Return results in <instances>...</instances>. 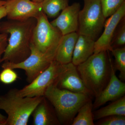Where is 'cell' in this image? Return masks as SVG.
<instances>
[{
  "instance_id": "cell-1",
  "label": "cell",
  "mask_w": 125,
  "mask_h": 125,
  "mask_svg": "<svg viewBox=\"0 0 125 125\" xmlns=\"http://www.w3.org/2000/svg\"><path fill=\"white\" fill-rule=\"evenodd\" d=\"M36 23L37 19L35 18L22 21L8 20L0 23V33L10 35L0 64L5 62L19 63L29 56Z\"/></svg>"
},
{
  "instance_id": "cell-2",
  "label": "cell",
  "mask_w": 125,
  "mask_h": 125,
  "mask_svg": "<svg viewBox=\"0 0 125 125\" xmlns=\"http://www.w3.org/2000/svg\"><path fill=\"white\" fill-rule=\"evenodd\" d=\"M109 52L94 54L76 66L84 84L93 97L98 96L109 82L112 60Z\"/></svg>"
},
{
  "instance_id": "cell-3",
  "label": "cell",
  "mask_w": 125,
  "mask_h": 125,
  "mask_svg": "<svg viewBox=\"0 0 125 125\" xmlns=\"http://www.w3.org/2000/svg\"><path fill=\"white\" fill-rule=\"evenodd\" d=\"M44 97L54 107L61 125H71L81 107L93 97L87 94L61 89L52 84Z\"/></svg>"
},
{
  "instance_id": "cell-4",
  "label": "cell",
  "mask_w": 125,
  "mask_h": 125,
  "mask_svg": "<svg viewBox=\"0 0 125 125\" xmlns=\"http://www.w3.org/2000/svg\"><path fill=\"white\" fill-rule=\"evenodd\" d=\"M42 97H21L16 89L0 96V109L7 116L4 125H27L34 109L42 100Z\"/></svg>"
},
{
  "instance_id": "cell-5",
  "label": "cell",
  "mask_w": 125,
  "mask_h": 125,
  "mask_svg": "<svg viewBox=\"0 0 125 125\" xmlns=\"http://www.w3.org/2000/svg\"><path fill=\"white\" fill-rule=\"evenodd\" d=\"M79 14L78 33L96 40L104 27L106 18L99 0H83Z\"/></svg>"
},
{
  "instance_id": "cell-6",
  "label": "cell",
  "mask_w": 125,
  "mask_h": 125,
  "mask_svg": "<svg viewBox=\"0 0 125 125\" xmlns=\"http://www.w3.org/2000/svg\"><path fill=\"white\" fill-rule=\"evenodd\" d=\"M32 43L42 52H56L62 36L60 31L52 25L48 18L42 11L37 18Z\"/></svg>"
},
{
  "instance_id": "cell-7",
  "label": "cell",
  "mask_w": 125,
  "mask_h": 125,
  "mask_svg": "<svg viewBox=\"0 0 125 125\" xmlns=\"http://www.w3.org/2000/svg\"><path fill=\"white\" fill-rule=\"evenodd\" d=\"M55 52H42L31 45V53L29 56L22 62L13 63L9 62H2L1 67L4 69L10 68L13 69L23 70L27 76L28 83H31L49 66L55 60Z\"/></svg>"
},
{
  "instance_id": "cell-8",
  "label": "cell",
  "mask_w": 125,
  "mask_h": 125,
  "mask_svg": "<svg viewBox=\"0 0 125 125\" xmlns=\"http://www.w3.org/2000/svg\"><path fill=\"white\" fill-rule=\"evenodd\" d=\"M63 64L53 61L49 66L29 84L20 89H16V94L21 97L44 96L46 90L54 84L62 71Z\"/></svg>"
},
{
  "instance_id": "cell-9",
  "label": "cell",
  "mask_w": 125,
  "mask_h": 125,
  "mask_svg": "<svg viewBox=\"0 0 125 125\" xmlns=\"http://www.w3.org/2000/svg\"><path fill=\"white\" fill-rule=\"evenodd\" d=\"M5 7L8 20L22 21L37 18L42 11V4L32 0H6Z\"/></svg>"
},
{
  "instance_id": "cell-10",
  "label": "cell",
  "mask_w": 125,
  "mask_h": 125,
  "mask_svg": "<svg viewBox=\"0 0 125 125\" xmlns=\"http://www.w3.org/2000/svg\"><path fill=\"white\" fill-rule=\"evenodd\" d=\"M54 84L61 89L84 94L93 97L84 84L76 66L72 62L63 64L62 71Z\"/></svg>"
},
{
  "instance_id": "cell-11",
  "label": "cell",
  "mask_w": 125,
  "mask_h": 125,
  "mask_svg": "<svg viewBox=\"0 0 125 125\" xmlns=\"http://www.w3.org/2000/svg\"><path fill=\"white\" fill-rule=\"evenodd\" d=\"M111 75L109 82L100 94L95 97L93 103V109H97L109 101H114L125 96V83L116 74V70L112 60Z\"/></svg>"
},
{
  "instance_id": "cell-12",
  "label": "cell",
  "mask_w": 125,
  "mask_h": 125,
  "mask_svg": "<svg viewBox=\"0 0 125 125\" xmlns=\"http://www.w3.org/2000/svg\"><path fill=\"white\" fill-rule=\"evenodd\" d=\"M125 16V2L114 14L106 20L104 30L99 38L95 41L94 54L103 51H111V43L119 23Z\"/></svg>"
},
{
  "instance_id": "cell-13",
  "label": "cell",
  "mask_w": 125,
  "mask_h": 125,
  "mask_svg": "<svg viewBox=\"0 0 125 125\" xmlns=\"http://www.w3.org/2000/svg\"><path fill=\"white\" fill-rule=\"evenodd\" d=\"M80 8L79 2H74L62 10L57 17L51 22V24L58 29L62 35L77 32Z\"/></svg>"
},
{
  "instance_id": "cell-14",
  "label": "cell",
  "mask_w": 125,
  "mask_h": 125,
  "mask_svg": "<svg viewBox=\"0 0 125 125\" xmlns=\"http://www.w3.org/2000/svg\"><path fill=\"white\" fill-rule=\"evenodd\" d=\"M31 115L34 125H61L54 107L44 96Z\"/></svg>"
},
{
  "instance_id": "cell-15",
  "label": "cell",
  "mask_w": 125,
  "mask_h": 125,
  "mask_svg": "<svg viewBox=\"0 0 125 125\" xmlns=\"http://www.w3.org/2000/svg\"><path fill=\"white\" fill-rule=\"evenodd\" d=\"M79 36L77 32L62 36L57 50L55 60L62 64L72 62L73 52Z\"/></svg>"
},
{
  "instance_id": "cell-16",
  "label": "cell",
  "mask_w": 125,
  "mask_h": 125,
  "mask_svg": "<svg viewBox=\"0 0 125 125\" xmlns=\"http://www.w3.org/2000/svg\"><path fill=\"white\" fill-rule=\"evenodd\" d=\"M95 41L88 36L79 34L73 52L72 62L77 66L87 60L94 54Z\"/></svg>"
},
{
  "instance_id": "cell-17",
  "label": "cell",
  "mask_w": 125,
  "mask_h": 125,
  "mask_svg": "<svg viewBox=\"0 0 125 125\" xmlns=\"http://www.w3.org/2000/svg\"><path fill=\"white\" fill-rule=\"evenodd\" d=\"M94 120H98L106 117L114 115L125 116V96L113 101L109 105L95 111Z\"/></svg>"
},
{
  "instance_id": "cell-18",
  "label": "cell",
  "mask_w": 125,
  "mask_h": 125,
  "mask_svg": "<svg viewBox=\"0 0 125 125\" xmlns=\"http://www.w3.org/2000/svg\"><path fill=\"white\" fill-rule=\"evenodd\" d=\"M93 109L91 99L80 108L71 125H94Z\"/></svg>"
},
{
  "instance_id": "cell-19",
  "label": "cell",
  "mask_w": 125,
  "mask_h": 125,
  "mask_svg": "<svg viewBox=\"0 0 125 125\" xmlns=\"http://www.w3.org/2000/svg\"><path fill=\"white\" fill-rule=\"evenodd\" d=\"M69 0H43L41 3L42 11L48 18H54L69 6Z\"/></svg>"
},
{
  "instance_id": "cell-20",
  "label": "cell",
  "mask_w": 125,
  "mask_h": 125,
  "mask_svg": "<svg viewBox=\"0 0 125 125\" xmlns=\"http://www.w3.org/2000/svg\"><path fill=\"white\" fill-rule=\"evenodd\" d=\"M115 58L114 64L116 71L120 72L119 78L121 80L124 81L125 80V47L112 49L111 51Z\"/></svg>"
},
{
  "instance_id": "cell-21",
  "label": "cell",
  "mask_w": 125,
  "mask_h": 125,
  "mask_svg": "<svg viewBox=\"0 0 125 125\" xmlns=\"http://www.w3.org/2000/svg\"><path fill=\"white\" fill-rule=\"evenodd\" d=\"M125 17L118 24L111 43L112 49L125 46Z\"/></svg>"
},
{
  "instance_id": "cell-22",
  "label": "cell",
  "mask_w": 125,
  "mask_h": 125,
  "mask_svg": "<svg viewBox=\"0 0 125 125\" xmlns=\"http://www.w3.org/2000/svg\"><path fill=\"white\" fill-rule=\"evenodd\" d=\"M104 14L106 18L114 14L123 3L125 0H99Z\"/></svg>"
},
{
  "instance_id": "cell-23",
  "label": "cell",
  "mask_w": 125,
  "mask_h": 125,
  "mask_svg": "<svg viewBox=\"0 0 125 125\" xmlns=\"http://www.w3.org/2000/svg\"><path fill=\"white\" fill-rule=\"evenodd\" d=\"M96 123L98 125H125V116L114 115L106 117L99 120Z\"/></svg>"
},
{
  "instance_id": "cell-24",
  "label": "cell",
  "mask_w": 125,
  "mask_h": 125,
  "mask_svg": "<svg viewBox=\"0 0 125 125\" xmlns=\"http://www.w3.org/2000/svg\"><path fill=\"white\" fill-rule=\"evenodd\" d=\"M18 78V75L13 69L10 68L3 69L0 73V81L5 84L13 83Z\"/></svg>"
},
{
  "instance_id": "cell-25",
  "label": "cell",
  "mask_w": 125,
  "mask_h": 125,
  "mask_svg": "<svg viewBox=\"0 0 125 125\" xmlns=\"http://www.w3.org/2000/svg\"><path fill=\"white\" fill-rule=\"evenodd\" d=\"M9 34L5 33H0V60L8 44Z\"/></svg>"
},
{
  "instance_id": "cell-26",
  "label": "cell",
  "mask_w": 125,
  "mask_h": 125,
  "mask_svg": "<svg viewBox=\"0 0 125 125\" xmlns=\"http://www.w3.org/2000/svg\"><path fill=\"white\" fill-rule=\"evenodd\" d=\"M5 4H0V20L7 16L6 9Z\"/></svg>"
},
{
  "instance_id": "cell-27",
  "label": "cell",
  "mask_w": 125,
  "mask_h": 125,
  "mask_svg": "<svg viewBox=\"0 0 125 125\" xmlns=\"http://www.w3.org/2000/svg\"><path fill=\"white\" fill-rule=\"evenodd\" d=\"M7 117L4 116L0 113V125H4Z\"/></svg>"
},
{
  "instance_id": "cell-28",
  "label": "cell",
  "mask_w": 125,
  "mask_h": 125,
  "mask_svg": "<svg viewBox=\"0 0 125 125\" xmlns=\"http://www.w3.org/2000/svg\"><path fill=\"white\" fill-rule=\"evenodd\" d=\"M32 0L34 2L41 3L42 1L43 0Z\"/></svg>"
},
{
  "instance_id": "cell-29",
  "label": "cell",
  "mask_w": 125,
  "mask_h": 125,
  "mask_svg": "<svg viewBox=\"0 0 125 125\" xmlns=\"http://www.w3.org/2000/svg\"><path fill=\"white\" fill-rule=\"evenodd\" d=\"M6 2V0H0V4H5Z\"/></svg>"
}]
</instances>
